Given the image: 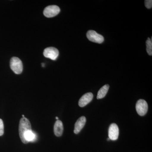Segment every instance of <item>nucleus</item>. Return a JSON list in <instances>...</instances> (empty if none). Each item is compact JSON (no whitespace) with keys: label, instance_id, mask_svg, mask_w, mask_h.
Segmentation results:
<instances>
[{"label":"nucleus","instance_id":"7","mask_svg":"<svg viewBox=\"0 0 152 152\" xmlns=\"http://www.w3.org/2000/svg\"><path fill=\"white\" fill-rule=\"evenodd\" d=\"M119 130L118 125L112 124L110 126L108 131L109 138L112 140H116L118 138Z\"/></svg>","mask_w":152,"mask_h":152},{"label":"nucleus","instance_id":"1","mask_svg":"<svg viewBox=\"0 0 152 152\" xmlns=\"http://www.w3.org/2000/svg\"><path fill=\"white\" fill-rule=\"evenodd\" d=\"M31 129V123L28 120L24 117L20 120L19 126V135L22 142L25 143L24 135L26 132Z\"/></svg>","mask_w":152,"mask_h":152},{"label":"nucleus","instance_id":"6","mask_svg":"<svg viewBox=\"0 0 152 152\" xmlns=\"http://www.w3.org/2000/svg\"><path fill=\"white\" fill-rule=\"evenodd\" d=\"M43 54L46 58H49L52 60H56L58 56L59 51L56 48L50 47L45 49Z\"/></svg>","mask_w":152,"mask_h":152},{"label":"nucleus","instance_id":"5","mask_svg":"<svg viewBox=\"0 0 152 152\" xmlns=\"http://www.w3.org/2000/svg\"><path fill=\"white\" fill-rule=\"evenodd\" d=\"M60 9L58 6L51 5L48 6L44 10V15L47 18H53L59 13Z\"/></svg>","mask_w":152,"mask_h":152},{"label":"nucleus","instance_id":"15","mask_svg":"<svg viewBox=\"0 0 152 152\" xmlns=\"http://www.w3.org/2000/svg\"><path fill=\"white\" fill-rule=\"evenodd\" d=\"M4 133V125L2 120L0 119V136H2Z\"/></svg>","mask_w":152,"mask_h":152},{"label":"nucleus","instance_id":"9","mask_svg":"<svg viewBox=\"0 0 152 152\" xmlns=\"http://www.w3.org/2000/svg\"><path fill=\"white\" fill-rule=\"evenodd\" d=\"M86 122V119L85 116H82L79 118L75 124L74 133L75 134H78L80 133L84 127Z\"/></svg>","mask_w":152,"mask_h":152},{"label":"nucleus","instance_id":"10","mask_svg":"<svg viewBox=\"0 0 152 152\" xmlns=\"http://www.w3.org/2000/svg\"><path fill=\"white\" fill-rule=\"evenodd\" d=\"M64 131L63 123L60 120H57L55 123L54 126V132L55 135L57 137H61Z\"/></svg>","mask_w":152,"mask_h":152},{"label":"nucleus","instance_id":"14","mask_svg":"<svg viewBox=\"0 0 152 152\" xmlns=\"http://www.w3.org/2000/svg\"><path fill=\"white\" fill-rule=\"evenodd\" d=\"M145 6L147 8L151 9L152 7V0H146L145 1Z\"/></svg>","mask_w":152,"mask_h":152},{"label":"nucleus","instance_id":"8","mask_svg":"<svg viewBox=\"0 0 152 152\" xmlns=\"http://www.w3.org/2000/svg\"><path fill=\"white\" fill-rule=\"evenodd\" d=\"M94 95L92 93H88L83 95L79 101V105L83 107L89 103L92 100Z\"/></svg>","mask_w":152,"mask_h":152},{"label":"nucleus","instance_id":"17","mask_svg":"<svg viewBox=\"0 0 152 152\" xmlns=\"http://www.w3.org/2000/svg\"><path fill=\"white\" fill-rule=\"evenodd\" d=\"M22 116H23V118H24V117H25V116L24 115H22Z\"/></svg>","mask_w":152,"mask_h":152},{"label":"nucleus","instance_id":"12","mask_svg":"<svg viewBox=\"0 0 152 152\" xmlns=\"http://www.w3.org/2000/svg\"><path fill=\"white\" fill-rule=\"evenodd\" d=\"M109 87H110V86L109 85H105L99 90V91H98L97 96V99H102V98L105 96L108 91Z\"/></svg>","mask_w":152,"mask_h":152},{"label":"nucleus","instance_id":"3","mask_svg":"<svg viewBox=\"0 0 152 152\" xmlns=\"http://www.w3.org/2000/svg\"><path fill=\"white\" fill-rule=\"evenodd\" d=\"M87 37L89 40L96 43L101 44L104 41V37L93 30L88 31Z\"/></svg>","mask_w":152,"mask_h":152},{"label":"nucleus","instance_id":"4","mask_svg":"<svg viewBox=\"0 0 152 152\" xmlns=\"http://www.w3.org/2000/svg\"><path fill=\"white\" fill-rule=\"evenodd\" d=\"M136 111L139 115L141 116L145 115L148 110V104L145 100L140 99L136 105Z\"/></svg>","mask_w":152,"mask_h":152},{"label":"nucleus","instance_id":"18","mask_svg":"<svg viewBox=\"0 0 152 152\" xmlns=\"http://www.w3.org/2000/svg\"><path fill=\"white\" fill-rule=\"evenodd\" d=\"M107 140H110V139H109L108 138L107 139Z\"/></svg>","mask_w":152,"mask_h":152},{"label":"nucleus","instance_id":"13","mask_svg":"<svg viewBox=\"0 0 152 152\" xmlns=\"http://www.w3.org/2000/svg\"><path fill=\"white\" fill-rule=\"evenodd\" d=\"M152 39L148 38L146 42V51L148 54L151 56L152 55Z\"/></svg>","mask_w":152,"mask_h":152},{"label":"nucleus","instance_id":"2","mask_svg":"<svg viewBox=\"0 0 152 152\" xmlns=\"http://www.w3.org/2000/svg\"><path fill=\"white\" fill-rule=\"evenodd\" d=\"M10 67L15 73L18 75L21 73L23 70L21 61L17 57H13L10 61Z\"/></svg>","mask_w":152,"mask_h":152},{"label":"nucleus","instance_id":"11","mask_svg":"<svg viewBox=\"0 0 152 152\" xmlns=\"http://www.w3.org/2000/svg\"><path fill=\"white\" fill-rule=\"evenodd\" d=\"M24 139L25 141L24 144H27L29 142H34L37 139V136L32 130H30L25 133Z\"/></svg>","mask_w":152,"mask_h":152},{"label":"nucleus","instance_id":"16","mask_svg":"<svg viewBox=\"0 0 152 152\" xmlns=\"http://www.w3.org/2000/svg\"><path fill=\"white\" fill-rule=\"evenodd\" d=\"M56 119L57 120H58V119H59L58 118V117H56Z\"/></svg>","mask_w":152,"mask_h":152}]
</instances>
